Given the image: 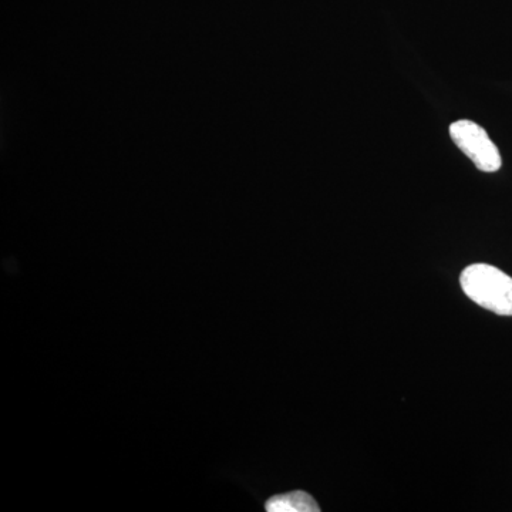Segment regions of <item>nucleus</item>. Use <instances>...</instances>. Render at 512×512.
<instances>
[{"label": "nucleus", "instance_id": "obj_3", "mask_svg": "<svg viewBox=\"0 0 512 512\" xmlns=\"http://www.w3.org/2000/svg\"><path fill=\"white\" fill-rule=\"evenodd\" d=\"M265 510L268 512H319L320 508L312 495L303 491H292L288 494L275 495L271 500L266 501Z\"/></svg>", "mask_w": 512, "mask_h": 512}, {"label": "nucleus", "instance_id": "obj_1", "mask_svg": "<svg viewBox=\"0 0 512 512\" xmlns=\"http://www.w3.org/2000/svg\"><path fill=\"white\" fill-rule=\"evenodd\" d=\"M464 293L481 308L512 316V278L493 265L467 266L460 276Z\"/></svg>", "mask_w": 512, "mask_h": 512}, {"label": "nucleus", "instance_id": "obj_2", "mask_svg": "<svg viewBox=\"0 0 512 512\" xmlns=\"http://www.w3.org/2000/svg\"><path fill=\"white\" fill-rule=\"evenodd\" d=\"M450 136L478 170L484 173H495L500 170L503 158L483 127L474 121L458 120L451 124Z\"/></svg>", "mask_w": 512, "mask_h": 512}]
</instances>
